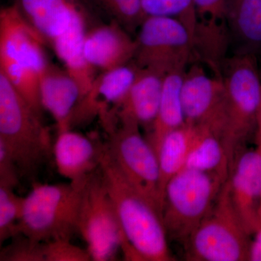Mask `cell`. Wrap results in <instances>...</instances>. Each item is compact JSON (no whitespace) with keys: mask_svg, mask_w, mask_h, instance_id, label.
<instances>
[{"mask_svg":"<svg viewBox=\"0 0 261 261\" xmlns=\"http://www.w3.org/2000/svg\"><path fill=\"white\" fill-rule=\"evenodd\" d=\"M99 168L126 240L125 259L175 260L161 213L130 185L113 161L107 146Z\"/></svg>","mask_w":261,"mask_h":261,"instance_id":"6da1fadb","label":"cell"},{"mask_svg":"<svg viewBox=\"0 0 261 261\" xmlns=\"http://www.w3.org/2000/svg\"><path fill=\"white\" fill-rule=\"evenodd\" d=\"M0 142L5 146L20 173L33 181L53 157L50 132L42 116L0 71Z\"/></svg>","mask_w":261,"mask_h":261,"instance_id":"7a4b0ae2","label":"cell"},{"mask_svg":"<svg viewBox=\"0 0 261 261\" xmlns=\"http://www.w3.org/2000/svg\"><path fill=\"white\" fill-rule=\"evenodd\" d=\"M221 77L226 102L221 140L233 166L247 141L256 136L261 105L258 56L229 55L221 67Z\"/></svg>","mask_w":261,"mask_h":261,"instance_id":"3957f363","label":"cell"},{"mask_svg":"<svg viewBox=\"0 0 261 261\" xmlns=\"http://www.w3.org/2000/svg\"><path fill=\"white\" fill-rule=\"evenodd\" d=\"M44 42L25 23L14 5L0 13V71L42 117L39 84L49 64Z\"/></svg>","mask_w":261,"mask_h":261,"instance_id":"277c9868","label":"cell"},{"mask_svg":"<svg viewBox=\"0 0 261 261\" xmlns=\"http://www.w3.org/2000/svg\"><path fill=\"white\" fill-rule=\"evenodd\" d=\"M86 179L56 185L34 184L28 195L24 197L19 223L20 233L36 242L70 240L77 232V220Z\"/></svg>","mask_w":261,"mask_h":261,"instance_id":"5b68a950","label":"cell"},{"mask_svg":"<svg viewBox=\"0 0 261 261\" xmlns=\"http://www.w3.org/2000/svg\"><path fill=\"white\" fill-rule=\"evenodd\" d=\"M226 181L214 173L190 168H184L170 179L162 211L168 240L185 247Z\"/></svg>","mask_w":261,"mask_h":261,"instance_id":"8992f818","label":"cell"},{"mask_svg":"<svg viewBox=\"0 0 261 261\" xmlns=\"http://www.w3.org/2000/svg\"><path fill=\"white\" fill-rule=\"evenodd\" d=\"M250 237L233 205L227 180L185 245V259L250 261Z\"/></svg>","mask_w":261,"mask_h":261,"instance_id":"52a82bcc","label":"cell"},{"mask_svg":"<svg viewBox=\"0 0 261 261\" xmlns=\"http://www.w3.org/2000/svg\"><path fill=\"white\" fill-rule=\"evenodd\" d=\"M77 232L94 261L113 260L126 250V240L100 168L86 179L82 190Z\"/></svg>","mask_w":261,"mask_h":261,"instance_id":"ba28073f","label":"cell"},{"mask_svg":"<svg viewBox=\"0 0 261 261\" xmlns=\"http://www.w3.org/2000/svg\"><path fill=\"white\" fill-rule=\"evenodd\" d=\"M106 130L108 152L126 179L162 216L159 158L140 126L120 121Z\"/></svg>","mask_w":261,"mask_h":261,"instance_id":"9c48e42d","label":"cell"},{"mask_svg":"<svg viewBox=\"0 0 261 261\" xmlns=\"http://www.w3.org/2000/svg\"><path fill=\"white\" fill-rule=\"evenodd\" d=\"M135 38L133 61L140 68H152L166 75L187 69L195 57L191 34L172 17H146Z\"/></svg>","mask_w":261,"mask_h":261,"instance_id":"30bf717a","label":"cell"},{"mask_svg":"<svg viewBox=\"0 0 261 261\" xmlns=\"http://www.w3.org/2000/svg\"><path fill=\"white\" fill-rule=\"evenodd\" d=\"M181 101L186 123L208 127L221 138L226 102L222 77L207 73L200 62L190 63L184 76Z\"/></svg>","mask_w":261,"mask_h":261,"instance_id":"8fae6325","label":"cell"},{"mask_svg":"<svg viewBox=\"0 0 261 261\" xmlns=\"http://www.w3.org/2000/svg\"><path fill=\"white\" fill-rule=\"evenodd\" d=\"M133 61L115 69L101 72L81 99L70 120V127L98 117L102 127L116 119V112L140 71Z\"/></svg>","mask_w":261,"mask_h":261,"instance_id":"7c38bea8","label":"cell"},{"mask_svg":"<svg viewBox=\"0 0 261 261\" xmlns=\"http://www.w3.org/2000/svg\"><path fill=\"white\" fill-rule=\"evenodd\" d=\"M228 180L235 209L252 236L258 228L261 212L260 149H244L235 159Z\"/></svg>","mask_w":261,"mask_h":261,"instance_id":"4fadbf2b","label":"cell"},{"mask_svg":"<svg viewBox=\"0 0 261 261\" xmlns=\"http://www.w3.org/2000/svg\"><path fill=\"white\" fill-rule=\"evenodd\" d=\"M106 142L97 137L67 129L58 132L53 158L58 172L70 181L81 182L100 166Z\"/></svg>","mask_w":261,"mask_h":261,"instance_id":"5bb4252c","label":"cell"},{"mask_svg":"<svg viewBox=\"0 0 261 261\" xmlns=\"http://www.w3.org/2000/svg\"><path fill=\"white\" fill-rule=\"evenodd\" d=\"M84 51L94 70L107 71L133 61L135 38L116 22L101 24L87 30Z\"/></svg>","mask_w":261,"mask_h":261,"instance_id":"9a60e30c","label":"cell"},{"mask_svg":"<svg viewBox=\"0 0 261 261\" xmlns=\"http://www.w3.org/2000/svg\"><path fill=\"white\" fill-rule=\"evenodd\" d=\"M84 5V0H16L13 5L33 32L50 46Z\"/></svg>","mask_w":261,"mask_h":261,"instance_id":"2e32d148","label":"cell"},{"mask_svg":"<svg viewBox=\"0 0 261 261\" xmlns=\"http://www.w3.org/2000/svg\"><path fill=\"white\" fill-rule=\"evenodd\" d=\"M87 23L88 11L84 4L75 13L68 28L57 37L50 45L65 69L80 86L82 99L97 75L84 56V39L88 30Z\"/></svg>","mask_w":261,"mask_h":261,"instance_id":"e0dca14e","label":"cell"},{"mask_svg":"<svg viewBox=\"0 0 261 261\" xmlns=\"http://www.w3.org/2000/svg\"><path fill=\"white\" fill-rule=\"evenodd\" d=\"M39 91L43 109L56 121L58 132L70 129L72 116L82 99L76 81L65 68L49 63L41 75Z\"/></svg>","mask_w":261,"mask_h":261,"instance_id":"ac0fdd59","label":"cell"},{"mask_svg":"<svg viewBox=\"0 0 261 261\" xmlns=\"http://www.w3.org/2000/svg\"><path fill=\"white\" fill-rule=\"evenodd\" d=\"M164 76L159 70L140 68L117 110V120L135 122L149 133L159 113Z\"/></svg>","mask_w":261,"mask_h":261,"instance_id":"d6986e66","label":"cell"},{"mask_svg":"<svg viewBox=\"0 0 261 261\" xmlns=\"http://www.w3.org/2000/svg\"><path fill=\"white\" fill-rule=\"evenodd\" d=\"M233 53H261V0H227Z\"/></svg>","mask_w":261,"mask_h":261,"instance_id":"ffe728a7","label":"cell"},{"mask_svg":"<svg viewBox=\"0 0 261 261\" xmlns=\"http://www.w3.org/2000/svg\"><path fill=\"white\" fill-rule=\"evenodd\" d=\"M185 70L170 72L163 79L159 113L147 138L157 155L166 136L185 123L181 101Z\"/></svg>","mask_w":261,"mask_h":261,"instance_id":"44dd1931","label":"cell"},{"mask_svg":"<svg viewBox=\"0 0 261 261\" xmlns=\"http://www.w3.org/2000/svg\"><path fill=\"white\" fill-rule=\"evenodd\" d=\"M198 125L186 123L170 132L163 140L158 152L160 167V192L164 200L168 182L183 170L198 138Z\"/></svg>","mask_w":261,"mask_h":261,"instance_id":"7402d4cb","label":"cell"},{"mask_svg":"<svg viewBox=\"0 0 261 261\" xmlns=\"http://www.w3.org/2000/svg\"><path fill=\"white\" fill-rule=\"evenodd\" d=\"M198 126V138L187 159L185 168L214 173L226 181L232 164L222 141L208 127Z\"/></svg>","mask_w":261,"mask_h":261,"instance_id":"603a6c76","label":"cell"},{"mask_svg":"<svg viewBox=\"0 0 261 261\" xmlns=\"http://www.w3.org/2000/svg\"><path fill=\"white\" fill-rule=\"evenodd\" d=\"M102 10L130 34H137L147 15L142 0H87Z\"/></svg>","mask_w":261,"mask_h":261,"instance_id":"cb8c5ba5","label":"cell"},{"mask_svg":"<svg viewBox=\"0 0 261 261\" xmlns=\"http://www.w3.org/2000/svg\"><path fill=\"white\" fill-rule=\"evenodd\" d=\"M24 197L14 189L0 185V244L20 234L19 223L23 213Z\"/></svg>","mask_w":261,"mask_h":261,"instance_id":"d4e9b609","label":"cell"},{"mask_svg":"<svg viewBox=\"0 0 261 261\" xmlns=\"http://www.w3.org/2000/svg\"><path fill=\"white\" fill-rule=\"evenodd\" d=\"M142 5L147 16L159 15L177 19L188 29L192 39L195 23L193 0H142Z\"/></svg>","mask_w":261,"mask_h":261,"instance_id":"484cf974","label":"cell"},{"mask_svg":"<svg viewBox=\"0 0 261 261\" xmlns=\"http://www.w3.org/2000/svg\"><path fill=\"white\" fill-rule=\"evenodd\" d=\"M1 261H44V244L20 233L0 253Z\"/></svg>","mask_w":261,"mask_h":261,"instance_id":"4316f807","label":"cell"},{"mask_svg":"<svg viewBox=\"0 0 261 261\" xmlns=\"http://www.w3.org/2000/svg\"><path fill=\"white\" fill-rule=\"evenodd\" d=\"M44 261L92 260L87 249H82L70 243V240H57L43 242Z\"/></svg>","mask_w":261,"mask_h":261,"instance_id":"83f0119b","label":"cell"},{"mask_svg":"<svg viewBox=\"0 0 261 261\" xmlns=\"http://www.w3.org/2000/svg\"><path fill=\"white\" fill-rule=\"evenodd\" d=\"M20 178L14 161L5 146L0 142V185L14 189Z\"/></svg>","mask_w":261,"mask_h":261,"instance_id":"f1b7e54d","label":"cell"},{"mask_svg":"<svg viewBox=\"0 0 261 261\" xmlns=\"http://www.w3.org/2000/svg\"><path fill=\"white\" fill-rule=\"evenodd\" d=\"M250 248V261H261V216L258 228L253 234Z\"/></svg>","mask_w":261,"mask_h":261,"instance_id":"f546056e","label":"cell"},{"mask_svg":"<svg viewBox=\"0 0 261 261\" xmlns=\"http://www.w3.org/2000/svg\"><path fill=\"white\" fill-rule=\"evenodd\" d=\"M258 61H259V72H260V84H261V53L258 55ZM257 130H261V105L260 113H259L258 119V126H257Z\"/></svg>","mask_w":261,"mask_h":261,"instance_id":"4dcf8cb0","label":"cell"},{"mask_svg":"<svg viewBox=\"0 0 261 261\" xmlns=\"http://www.w3.org/2000/svg\"><path fill=\"white\" fill-rule=\"evenodd\" d=\"M255 137H256L257 147H258L261 151V130H257L256 136H255Z\"/></svg>","mask_w":261,"mask_h":261,"instance_id":"1f68e13d","label":"cell"}]
</instances>
